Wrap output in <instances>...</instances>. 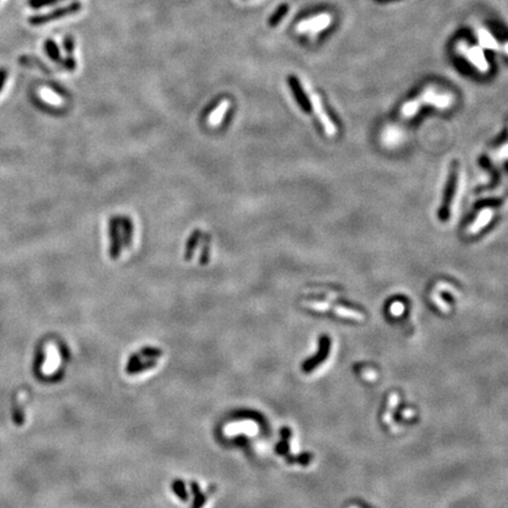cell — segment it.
Returning a JSON list of instances; mask_svg holds the SVG:
<instances>
[{
    "mask_svg": "<svg viewBox=\"0 0 508 508\" xmlns=\"http://www.w3.org/2000/svg\"><path fill=\"white\" fill-rule=\"evenodd\" d=\"M455 48H457L458 53H460L463 58H466L480 72L486 73L489 70V64L486 60V57H484L483 48H480V46H471L465 40H460L455 45Z\"/></svg>",
    "mask_w": 508,
    "mask_h": 508,
    "instance_id": "1",
    "label": "cell"
},
{
    "mask_svg": "<svg viewBox=\"0 0 508 508\" xmlns=\"http://www.w3.org/2000/svg\"><path fill=\"white\" fill-rule=\"evenodd\" d=\"M81 10V2L74 1L71 4L66 5V6L55 8V10L51 11V12L45 13V14H39V16H32L31 18H28V24L32 26H40L48 24L51 22H55V20H59L64 17L71 16L79 12Z\"/></svg>",
    "mask_w": 508,
    "mask_h": 508,
    "instance_id": "2",
    "label": "cell"
},
{
    "mask_svg": "<svg viewBox=\"0 0 508 508\" xmlns=\"http://www.w3.org/2000/svg\"><path fill=\"white\" fill-rule=\"evenodd\" d=\"M331 14L321 13L318 16H314L312 18H308L306 20H302L296 25V32L299 33H307L310 37H315L316 34L324 31L328 26L332 24Z\"/></svg>",
    "mask_w": 508,
    "mask_h": 508,
    "instance_id": "3",
    "label": "cell"
},
{
    "mask_svg": "<svg viewBox=\"0 0 508 508\" xmlns=\"http://www.w3.org/2000/svg\"><path fill=\"white\" fill-rule=\"evenodd\" d=\"M331 351V340L327 336H322L319 339V351L314 357L310 358L302 363V371L305 373H311L318 367L320 363H322L330 354Z\"/></svg>",
    "mask_w": 508,
    "mask_h": 508,
    "instance_id": "4",
    "label": "cell"
},
{
    "mask_svg": "<svg viewBox=\"0 0 508 508\" xmlns=\"http://www.w3.org/2000/svg\"><path fill=\"white\" fill-rule=\"evenodd\" d=\"M311 101H312V106L314 108V111H315L318 118L320 119V121H321L322 126H324L327 136L333 137L337 132L336 126H334L333 122H332L330 117L326 114V111L324 110V106H322L321 98H320L316 93H312V95H311Z\"/></svg>",
    "mask_w": 508,
    "mask_h": 508,
    "instance_id": "5",
    "label": "cell"
},
{
    "mask_svg": "<svg viewBox=\"0 0 508 508\" xmlns=\"http://www.w3.org/2000/svg\"><path fill=\"white\" fill-rule=\"evenodd\" d=\"M418 99L421 105H433L439 108H446L451 105V97L447 95H437L435 91L432 89L426 90Z\"/></svg>",
    "mask_w": 508,
    "mask_h": 508,
    "instance_id": "6",
    "label": "cell"
},
{
    "mask_svg": "<svg viewBox=\"0 0 508 508\" xmlns=\"http://www.w3.org/2000/svg\"><path fill=\"white\" fill-rule=\"evenodd\" d=\"M119 219L112 218L110 220V227H108V232H110V240H111V247H110V257L111 259H118L120 254V237H119Z\"/></svg>",
    "mask_w": 508,
    "mask_h": 508,
    "instance_id": "7",
    "label": "cell"
},
{
    "mask_svg": "<svg viewBox=\"0 0 508 508\" xmlns=\"http://www.w3.org/2000/svg\"><path fill=\"white\" fill-rule=\"evenodd\" d=\"M475 33H477L480 48L493 49V51H501V44L499 43L494 38V36H493L489 31H487L486 28L478 27Z\"/></svg>",
    "mask_w": 508,
    "mask_h": 508,
    "instance_id": "8",
    "label": "cell"
},
{
    "mask_svg": "<svg viewBox=\"0 0 508 508\" xmlns=\"http://www.w3.org/2000/svg\"><path fill=\"white\" fill-rule=\"evenodd\" d=\"M493 216H494V211L490 210V208H484V210L479 213V216L477 217V219L474 220V222L469 226V228H468L469 233L475 234V233H478L479 231L483 230L484 226H486L490 221V220H492Z\"/></svg>",
    "mask_w": 508,
    "mask_h": 508,
    "instance_id": "9",
    "label": "cell"
},
{
    "mask_svg": "<svg viewBox=\"0 0 508 508\" xmlns=\"http://www.w3.org/2000/svg\"><path fill=\"white\" fill-rule=\"evenodd\" d=\"M230 104H231L230 100H222L221 102H220L219 106L217 107L212 113H211L210 118H208V124H210V126L216 127V126H218L220 124L221 119L224 118L226 111H227L228 107H230Z\"/></svg>",
    "mask_w": 508,
    "mask_h": 508,
    "instance_id": "10",
    "label": "cell"
},
{
    "mask_svg": "<svg viewBox=\"0 0 508 508\" xmlns=\"http://www.w3.org/2000/svg\"><path fill=\"white\" fill-rule=\"evenodd\" d=\"M290 87H292V90L294 91L295 98H296V100H298L299 105H300V106L304 108V110L306 111V112H308V111L311 110V104H308L307 98H306V97H305L304 92H302V90H301L300 85H299V83H298V80H296V79L293 78V77L290 78Z\"/></svg>",
    "mask_w": 508,
    "mask_h": 508,
    "instance_id": "11",
    "label": "cell"
},
{
    "mask_svg": "<svg viewBox=\"0 0 508 508\" xmlns=\"http://www.w3.org/2000/svg\"><path fill=\"white\" fill-rule=\"evenodd\" d=\"M44 51L48 55V58L54 63H61V55L57 43L52 39H48L44 43Z\"/></svg>",
    "mask_w": 508,
    "mask_h": 508,
    "instance_id": "12",
    "label": "cell"
},
{
    "mask_svg": "<svg viewBox=\"0 0 508 508\" xmlns=\"http://www.w3.org/2000/svg\"><path fill=\"white\" fill-rule=\"evenodd\" d=\"M333 310H334V312L338 314V315L342 316V318H351V319L358 320V321H363V314H361L360 312H358V311L351 310V308H346L342 306H334Z\"/></svg>",
    "mask_w": 508,
    "mask_h": 508,
    "instance_id": "13",
    "label": "cell"
},
{
    "mask_svg": "<svg viewBox=\"0 0 508 508\" xmlns=\"http://www.w3.org/2000/svg\"><path fill=\"white\" fill-rule=\"evenodd\" d=\"M191 488H192V493L194 494V504H193L192 508H201L205 505V502L207 501V496L202 494L200 486H199V484L194 483V481L191 483Z\"/></svg>",
    "mask_w": 508,
    "mask_h": 508,
    "instance_id": "14",
    "label": "cell"
},
{
    "mask_svg": "<svg viewBox=\"0 0 508 508\" xmlns=\"http://www.w3.org/2000/svg\"><path fill=\"white\" fill-rule=\"evenodd\" d=\"M172 490L181 501H184V502L189 501V494H187L186 486H185L183 480H180V479H175V480L172 483Z\"/></svg>",
    "mask_w": 508,
    "mask_h": 508,
    "instance_id": "15",
    "label": "cell"
},
{
    "mask_svg": "<svg viewBox=\"0 0 508 508\" xmlns=\"http://www.w3.org/2000/svg\"><path fill=\"white\" fill-rule=\"evenodd\" d=\"M420 107H421V102L419 101V99L408 101L407 104H405L401 108L402 117H405V118H411V117L415 116Z\"/></svg>",
    "mask_w": 508,
    "mask_h": 508,
    "instance_id": "16",
    "label": "cell"
},
{
    "mask_svg": "<svg viewBox=\"0 0 508 508\" xmlns=\"http://www.w3.org/2000/svg\"><path fill=\"white\" fill-rule=\"evenodd\" d=\"M199 238H200V231H194L192 233V236L189 239L186 245V251H185V259L190 260L193 257L194 253V249L196 247V243L199 242Z\"/></svg>",
    "mask_w": 508,
    "mask_h": 508,
    "instance_id": "17",
    "label": "cell"
},
{
    "mask_svg": "<svg viewBox=\"0 0 508 508\" xmlns=\"http://www.w3.org/2000/svg\"><path fill=\"white\" fill-rule=\"evenodd\" d=\"M120 224L122 225V228H124V242H125L126 247H127V246H130V243H131L132 233H133V227H132L131 221L127 218L120 219Z\"/></svg>",
    "mask_w": 508,
    "mask_h": 508,
    "instance_id": "18",
    "label": "cell"
},
{
    "mask_svg": "<svg viewBox=\"0 0 508 508\" xmlns=\"http://www.w3.org/2000/svg\"><path fill=\"white\" fill-rule=\"evenodd\" d=\"M157 365V360L153 359V360H148L146 361V363H139L136 367H133V368L130 369V371H127L128 374H138V373H142L144 371H146V369H149V368H153V367Z\"/></svg>",
    "mask_w": 508,
    "mask_h": 508,
    "instance_id": "19",
    "label": "cell"
},
{
    "mask_svg": "<svg viewBox=\"0 0 508 508\" xmlns=\"http://www.w3.org/2000/svg\"><path fill=\"white\" fill-rule=\"evenodd\" d=\"M60 1H64V0H28L27 4L28 6L34 8V10H39V8L46 6H52V5L58 4Z\"/></svg>",
    "mask_w": 508,
    "mask_h": 508,
    "instance_id": "20",
    "label": "cell"
},
{
    "mask_svg": "<svg viewBox=\"0 0 508 508\" xmlns=\"http://www.w3.org/2000/svg\"><path fill=\"white\" fill-rule=\"evenodd\" d=\"M139 354L143 358H148V359H155V358H159L163 354V351L159 348L155 347H145L139 352Z\"/></svg>",
    "mask_w": 508,
    "mask_h": 508,
    "instance_id": "21",
    "label": "cell"
},
{
    "mask_svg": "<svg viewBox=\"0 0 508 508\" xmlns=\"http://www.w3.org/2000/svg\"><path fill=\"white\" fill-rule=\"evenodd\" d=\"M287 10H289V6H287V5H281V6L278 8L277 12L273 14V16L271 17V19H269V25L271 26L278 25V23L280 22V20L284 18L285 14H286Z\"/></svg>",
    "mask_w": 508,
    "mask_h": 508,
    "instance_id": "22",
    "label": "cell"
},
{
    "mask_svg": "<svg viewBox=\"0 0 508 508\" xmlns=\"http://www.w3.org/2000/svg\"><path fill=\"white\" fill-rule=\"evenodd\" d=\"M313 459V455L311 453H302L298 458H287V462H299L302 466H307Z\"/></svg>",
    "mask_w": 508,
    "mask_h": 508,
    "instance_id": "23",
    "label": "cell"
},
{
    "mask_svg": "<svg viewBox=\"0 0 508 508\" xmlns=\"http://www.w3.org/2000/svg\"><path fill=\"white\" fill-rule=\"evenodd\" d=\"M305 305L308 307L311 308H314V310L316 311H321V312H325V311H327L328 308L332 307L331 304H328V302H305Z\"/></svg>",
    "mask_w": 508,
    "mask_h": 508,
    "instance_id": "24",
    "label": "cell"
},
{
    "mask_svg": "<svg viewBox=\"0 0 508 508\" xmlns=\"http://www.w3.org/2000/svg\"><path fill=\"white\" fill-rule=\"evenodd\" d=\"M289 451H290L289 440L281 439V441L279 442L277 446H275V452H277L279 455H287Z\"/></svg>",
    "mask_w": 508,
    "mask_h": 508,
    "instance_id": "25",
    "label": "cell"
},
{
    "mask_svg": "<svg viewBox=\"0 0 508 508\" xmlns=\"http://www.w3.org/2000/svg\"><path fill=\"white\" fill-rule=\"evenodd\" d=\"M63 45H64V49H65V52H67L69 55H72L73 51H74V40H73V38L71 36L65 37V39H64V42H63Z\"/></svg>",
    "mask_w": 508,
    "mask_h": 508,
    "instance_id": "26",
    "label": "cell"
},
{
    "mask_svg": "<svg viewBox=\"0 0 508 508\" xmlns=\"http://www.w3.org/2000/svg\"><path fill=\"white\" fill-rule=\"evenodd\" d=\"M63 66L65 67L67 71H73V70H75V67H77V61H75L72 55H69V57L63 61Z\"/></svg>",
    "mask_w": 508,
    "mask_h": 508,
    "instance_id": "27",
    "label": "cell"
},
{
    "mask_svg": "<svg viewBox=\"0 0 508 508\" xmlns=\"http://www.w3.org/2000/svg\"><path fill=\"white\" fill-rule=\"evenodd\" d=\"M404 310L405 306L399 301L394 302V304H392V306H390V313H392L393 315H401V314L404 313Z\"/></svg>",
    "mask_w": 508,
    "mask_h": 508,
    "instance_id": "28",
    "label": "cell"
},
{
    "mask_svg": "<svg viewBox=\"0 0 508 508\" xmlns=\"http://www.w3.org/2000/svg\"><path fill=\"white\" fill-rule=\"evenodd\" d=\"M206 261H208V240H207V242H205L204 246H202L200 264L201 265H206Z\"/></svg>",
    "mask_w": 508,
    "mask_h": 508,
    "instance_id": "29",
    "label": "cell"
},
{
    "mask_svg": "<svg viewBox=\"0 0 508 508\" xmlns=\"http://www.w3.org/2000/svg\"><path fill=\"white\" fill-rule=\"evenodd\" d=\"M7 79V71L6 69H0V92L4 89V85L6 83Z\"/></svg>",
    "mask_w": 508,
    "mask_h": 508,
    "instance_id": "30",
    "label": "cell"
},
{
    "mask_svg": "<svg viewBox=\"0 0 508 508\" xmlns=\"http://www.w3.org/2000/svg\"><path fill=\"white\" fill-rule=\"evenodd\" d=\"M280 435H281V439H284V440H290V437L292 436V431H290L289 427H284V428H281V431H280Z\"/></svg>",
    "mask_w": 508,
    "mask_h": 508,
    "instance_id": "31",
    "label": "cell"
},
{
    "mask_svg": "<svg viewBox=\"0 0 508 508\" xmlns=\"http://www.w3.org/2000/svg\"><path fill=\"white\" fill-rule=\"evenodd\" d=\"M396 402H398V395L392 394V396H390V399H389V408H390V410L396 406Z\"/></svg>",
    "mask_w": 508,
    "mask_h": 508,
    "instance_id": "32",
    "label": "cell"
},
{
    "mask_svg": "<svg viewBox=\"0 0 508 508\" xmlns=\"http://www.w3.org/2000/svg\"><path fill=\"white\" fill-rule=\"evenodd\" d=\"M499 157H500V158H508V145H505L504 147L500 149V152H499Z\"/></svg>",
    "mask_w": 508,
    "mask_h": 508,
    "instance_id": "33",
    "label": "cell"
},
{
    "mask_svg": "<svg viewBox=\"0 0 508 508\" xmlns=\"http://www.w3.org/2000/svg\"><path fill=\"white\" fill-rule=\"evenodd\" d=\"M501 51L504 52L505 54L508 55V42L501 44Z\"/></svg>",
    "mask_w": 508,
    "mask_h": 508,
    "instance_id": "34",
    "label": "cell"
},
{
    "mask_svg": "<svg viewBox=\"0 0 508 508\" xmlns=\"http://www.w3.org/2000/svg\"><path fill=\"white\" fill-rule=\"evenodd\" d=\"M351 508H357V507H351Z\"/></svg>",
    "mask_w": 508,
    "mask_h": 508,
    "instance_id": "35",
    "label": "cell"
}]
</instances>
